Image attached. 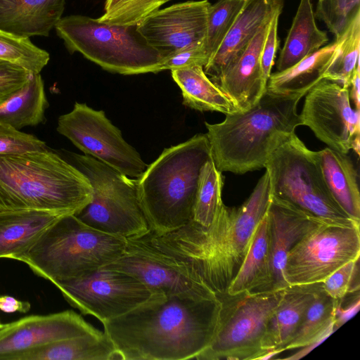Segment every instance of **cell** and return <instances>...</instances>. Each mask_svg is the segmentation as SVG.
<instances>
[{
  "mask_svg": "<svg viewBox=\"0 0 360 360\" xmlns=\"http://www.w3.org/2000/svg\"><path fill=\"white\" fill-rule=\"evenodd\" d=\"M56 130L85 155L129 177L139 178L148 166L105 112L86 103L76 102L70 112L60 115Z\"/></svg>",
  "mask_w": 360,
  "mask_h": 360,
  "instance_id": "12",
  "label": "cell"
},
{
  "mask_svg": "<svg viewBox=\"0 0 360 360\" xmlns=\"http://www.w3.org/2000/svg\"><path fill=\"white\" fill-rule=\"evenodd\" d=\"M283 7V0H245L219 48L203 68L211 80L217 78L240 56L261 27Z\"/></svg>",
  "mask_w": 360,
  "mask_h": 360,
  "instance_id": "20",
  "label": "cell"
},
{
  "mask_svg": "<svg viewBox=\"0 0 360 360\" xmlns=\"http://www.w3.org/2000/svg\"><path fill=\"white\" fill-rule=\"evenodd\" d=\"M181 90L183 104L199 111L225 115L239 111L231 100L208 77L203 67L195 65L171 70Z\"/></svg>",
  "mask_w": 360,
  "mask_h": 360,
  "instance_id": "28",
  "label": "cell"
},
{
  "mask_svg": "<svg viewBox=\"0 0 360 360\" xmlns=\"http://www.w3.org/2000/svg\"><path fill=\"white\" fill-rule=\"evenodd\" d=\"M6 100V99H5V98H0V105H1L3 102H4Z\"/></svg>",
  "mask_w": 360,
  "mask_h": 360,
  "instance_id": "46",
  "label": "cell"
},
{
  "mask_svg": "<svg viewBox=\"0 0 360 360\" xmlns=\"http://www.w3.org/2000/svg\"><path fill=\"white\" fill-rule=\"evenodd\" d=\"M32 74L19 65L0 60V98L8 99L27 83Z\"/></svg>",
  "mask_w": 360,
  "mask_h": 360,
  "instance_id": "40",
  "label": "cell"
},
{
  "mask_svg": "<svg viewBox=\"0 0 360 360\" xmlns=\"http://www.w3.org/2000/svg\"><path fill=\"white\" fill-rule=\"evenodd\" d=\"M203 44L184 49L165 58L160 70H173L195 65L204 68L208 63V58L203 48Z\"/></svg>",
  "mask_w": 360,
  "mask_h": 360,
  "instance_id": "41",
  "label": "cell"
},
{
  "mask_svg": "<svg viewBox=\"0 0 360 360\" xmlns=\"http://www.w3.org/2000/svg\"><path fill=\"white\" fill-rule=\"evenodd\" d=\"M1 326H2V324H1V322H0V328L1 327Z\"/></svg>",
  "mask_w": 360,
  "mask_h": 360,
  "instance_id": "47",
  "label": "cell"
},
{
  "mask_svg": "<svg viewBox=\"0 0 360 360\" xmlns=\"http://www.w3.org/2000/svg\"><path fill=\"white\" fill-rule=\"evenodd\" d=\"M11 360H122L105 332L56 341L13 356Z\"/></svg>",
  "mask_w": 360,
  "mask_h": 360,
  "instance_id": "24",
  "label": "cell"
},
{
  "mask_svg": "<svg viewBox=\"0 0 360 360\" xmlns=\"http://www.w3.org/2000/svg\"><path fill=\"white\" fill-rule=\"evenodd\" d=\"M88 178L55 150L0 156V212L75 214L92 199Z\"/></svg>",
  "mask_w": 360,
  "mask_h": 360,
  "instance_id": "4",
  "label": "cell"
},
{
  "mask_svg": "<svg viewBox=\"0 0 360 360\" xmlns=\"http://www.w3.org/2000/svg\"><path fill=\"white\" fill-rule=\"evenodd\" d=\"M273 196L326 224L360 226L342 210L329 191L316 151L294 134L269 157L264 165Z\"/></svg>",
  "mask_w": 360,
  "mask_h": 360,
  "instance_id": "9",
  "label": "cell"
},
{
  "mask_svg": "<svg viewBox=\"0 0 360 360\" xmlns=\"http://www.w3.org/2000/svg\"><path fill=\"white\" fill-rule=\"evenodd\" d=\"M311 0H300L283 46L276 61L277 72L294 65L326 44V32L316 25Z\"/></svg>",
  "mask_w": 360,
  "mask_h": 360,
  "instance_id": "27",
  "label": "cell"
},
{
  "mask_svg": "<svg viewBox=\"0 0 360 360\" xmlns=\"http://www.w3.org/2000/svg\"><path fill=\"white\" fill-rule=\"evenodd\" d=\"M305 95L302 125L329 148L346 154L353 149L359 155L360 113L351 106L349 88L321 79Z\"/></svg>",
  "mask_w": 360,
  "mask_h": 360,
  "instance_id": "14",
  "label": "cell"
},
{
  "mask_svg": "<svg viewBox=\"0 0 360 360\" xmlns=\"http://www.w3.org/2000/svg\"><path fill=\"white\" fill-rule=\"evenodd\" d=\"M223 184L221 172L216 167L211 158L204 163L200 172L192 221L205 227L212 224L224 204Z\"/></svg>",
  "mask_w": 360,
  "mask_h": 360,
  "instance_id": "32",
  "label": "cell"
},
{
  "mask_svg": "<svg viewBox=\"0 0 360 360\" xmlns=\"http://www.w3.org/2000/svg\"><path fill=\"white\" fill-rule=\"evenodd\" d=\"M53 284L71 306L102 323L129 312L152 295L134 276L103 267Z\"/></svg>",
  "mask_w": 360,
  "mask_h": 360,
  "instance_id": "13",
  "label": "cell"
},
{
  "mask_svg": "<svg viewBox=\"0 0 360 360\" xmlns=\"http://www.w3.org/2000/svg\"><path fill=\"white\" fill-rule=\"evenodd\" d=\"M340 37L338 54L326 70L323 79L349 88L359 65L360 12L356 14Z\"/></svg>",
  "mask_w": 360,
  "mask_h": 360,
  "instance_id": "33",
  "label": "cell"
},
{
  "mask_svg": "<svg viewBox=\"0 0 360 360\" xmlns=\"http://www.w3.org/2000/svg\"><path fill=\"white\" fill-rule=\"evenodd\" d=\"M269 281V227L266 214L258 224L248 253L226 292H267Z\"/></svg>",
  "mask_w": 360,
  "mask_h": 360,
  "instance_id": "29",
  "label": "cell"
},
{
  "mask_svg": "<svg viewBox=\"0 0 360 360\" xmlns=\"http://www.w3.org/2000/svg\"><path fill=\"white\" fill-rule=\"evenodd\" d=\"M340 41L341 37L335 38L289 68L271 73L266 89L282 94H307L323 79V74L338 54Z\"/></svg>",
  "mask_w": 360,
  "mask_h": 360,
  "instance_id": "26",
  "label": "cell"
},
{
  "mask_svg": "<svg viewBox=\"0 0 360 360\" xmlns=\"http://www.w3.org/2000/svg\"><path fill=\"white\" fill-rule=\"evenodd\" d=\"M127 240L94 229L75 214L64 215L14 259L52 283L91 273L119 258Z\"/></svg>",
  "mask_w": 360,
  "mask_h": 360,
  "instance_id": "6",
  "label": "cell"
},
{
  "mask_svg": "<svg viewBox=\"0 0 360 360\" xmlns=\"http://www.w3.org/2000/svg\"><path fill=\"white\" fill-rule=\"evenodd\" d=\"M285 289L261 293L218 295L221 308L214 336L197 360H262L267 354L269 321Z\"/></svg>",
  "mask_w": 360,
  "mask_h": 360,
  "instance_id": "10",
  "label": "cell"
},
{
  "mask_svg": "<svg viewBox=\"0 0 360 360\" xmlns=\"http://www.w3.org/2000/svg\"><path fill=\"white\" fill-rule=\"evenodd\" d=\"M283 8L276 11L269 22V28L265 40L263 44L260 63L262 77L266 83L271 75V68L274 64V59L278 46V24Z\"/></svg>",
  "mask_w": 360,
  "mask_h": 360,
  "instance_id": "42",
  "label": "cell"
},
{
  "mask_svg": "<svg viewBox=\"0 0 360 360\" xmlns=\"http://www.w3.org/2000/svg\"><path fill=\"white\" fill-rule=\"evenodd\" d=\"M245 0H218L210 4L203 48L208 62L214 56L241 11Z\"/></svg>",
  "mask_w": 360,
  "mask_h": 360,
  "instance_id": "35",
  "label": "cell"
},
{
  "mask_svg": "<svg viewBox=\"0 0 360 360\" xmlns=\"http://www.w3.org/2000/svg\"><path fill=\"white\" fill-rule=\"evenodd\" d=\"M271 197L266 171L242 205L230 208L223 204L209 226L191 221L167 233L147 235L156 248L185 265L214 292L224 294L266 214Z\"/></svg>",
  "mask_w": 360,
  "mask_h": 360,
  "instance_id": "2",
  "label": "cell"
},
{
  "mask_svg": "<svg viewBox=\"0 0 360 360\" xmlns=\"http://www.w3.org/2000/svg\"><path fill=\"white\" fill-rule=\"evenodd\" d=\"M103 268L134 276L152 295L171 296L212 291L185 265L156 248L147 234L127 239L123 254Z\"/></svg>",
  "mask_w": 360,
  "mask_h": 360,
  "instance_id": "15",
  "label": "cell"
},
{
  "mask_svg": "<svg viewBox=\"0 0 360 360\" xmlns=\"http://www.w3.org/2000/svg\"><path fill=\"white\" fill-rule=\"evenodd\" d=\"M360 226L321 224L289 251L284 277L289 286L322 283L346 263L359 258Z\"/></svg>",
  "mask_w": 360,
  "mask_h": 360,
  "instance_id": "11",
  "label": "cell"
},
{
  "mask_svg": "<svg viewBox=\"0 0 360 360\" xmlns=\"http://www.w3.org/2000/svg\"><path fill=\"white\" fill-rule=\"evenodd\" d=\"M266 217L269 252L267 292H274L289 287L284 277L289 251L303 236L325 222L272 195Z\"/></svg>",
  "mask_w": 360,
  "mask_h": 360,
  "instance_id": "18",
  "label": "cell"
},
{
  "mask_svg": "<svg viewBox=\"0 0 360 360\" xmlns=\"http://www.w3.org/2000/svg\"><path fill=\"white\" fill-rule=\"evenodd\" d=\"M359 12L360 0H317L314 15L338 38Z\"/></svg>",
  "mask_w": 360,
  "mask_h": 360,
  "instance_id": "37",
  "label": "cell"
},
{
  "mask_svg": "<svg viewBox=\"0 0 360 360\" xmlns=\"http://www.w3.org/2000/svg\"><path fill=\"white\" fill-rule=\"evenodd\" d=\"M305 94L266 89L250 108L226 115L219 123L205 122L216 167L239 174L264 168L271 154L302 125L297 104Z\"/></svg>",
  "mask_w": 360,
  "mask_h": 360,
  "instance_id": "3",
  "label": "cell"
},
{
  "mask_svg": "<svg viewBox=\"0 0 360 360\" xmlns=\"http://www.w3.org/2000/svg\"><path fill=\"white\" fill-rule=\"evenodd\" d=\"M341 301L335 300L334 326L336 329L351 319L359 311L360 308L359 291L354 293L352 299L347 304H343Z\"/></svg>",
  "mask_w": 360,
  "mask_h": 360,
  "instance_id": "43",
  "label": "cell"
},
{
  "mask_svg": "<svg viewBox=\"0 0 360 360\" xmlns=\"http://www.w3.org/2000/svg\"><path fill=\"white\" fill-rule=\"evenodd\" d=\"M99 332L72 310L26 316L0 328V360H11L18 354L61 340Z\"/></svg>",
  "mask_w": 360,
  "mask_h": 360,
  "instance_id": "17",
  "label": "cell"
},
{
  "mask_svg": "<svg viewBox=\"0 0 360 360\" xmlns=\"http://www.w3.org/2000/svg\"><path fill=\"white\" fill-rule=\"evenodd\" d=\"M47 148L46 143L37 136L0 122V156L22 154Z\"/></svg>",
  "mask_w": 360,
  "mask_h": 360,
  "instance_id": "39",
  "label": "cell"
},
{
  "mask_svg": "<svg viewBox=\"0 0 360 360\" xmlns=\"http://www.w3.org/2000/svg\"><path fill=\"white\" fill-rule=\"evenodd\" d=\"M30 304L28 302L20 301L8 295L0 296V310L4 312L12 313L18 311L26 313L30 310Z\"/></svg>",
  "mask_w": 360,
  "mask_h": 360,
  "instance_id": "44",
  "label": "cell"
},
{
  "mask_svg": "<svg viewBox=\"0 0 360 360\" xmlns=\"http://www.w3.org/2000/svg\"><path fill=\"white\" fill-rule=\"evenodd\" d=\"M211 158L206 134H198L165 148L136 179L139 202L152 233H167L193 220L200 172Z\"/></svg>",
  "mask_w": 360,
  "mask_h": 360,
  "instance_id": "5",
  "label": "cell"
},
{
  "mask_svg": "<svg viewBox=\"0 0 360 360\" xmlns=\"http://www.w3.org/2000/svg\"><path fill=\"white\" fill-rule=\"evenodd\" d=\"M221 308L213 291L153 294L103 325L122 360L195 359L214 336Z\"/></svg>",
  "mask_w": 360,
  "mask_h": 360,
  "instance_id": "1",
  "label": "cell"
},
{
  "mask_svg": "<svg viewBox=\"0 0 360 360\" xmlns=\"http://www.w3.org/2000/svg\"><path fill=\"white\" fill-rule=\"evenodd\" d=\"M50 56L29 38L0 30V60L19 65L33 74L40 73Z\"/></svg>",
  "mask_w": 360,
  "mask_h": 360,
  "instance_id": "34",
  "label": "cell"
},
{
  "mask_svg": "<svg viewBox=\"0 0 360 360\" xmlns=\"http://www.w3.org/2000/svg\"><path fill=\"white\" fill-rule=\"evenodd\" d=\"M359 83H360V67L357 65L354 72L353 78L352 79L351 85L352 89L349 93V97L352 99L355 109L358 111L360 110V93H359Z\"/></svg>",
  "mask_w": 360,
  "mask_h": 360,
  "instance_id": "45",
  "label": "cell"
},
{
  "mask_svg": "<svg viewBox=\"0 0 360 360\" xmlns=\"http://www.w3.org/2000/svg\"><path fill=\"white\" fill-rule=\"evenodd\" d=\"M322 283L291 285L285 289L283 298L267 326L265 348L267 353L283 352Z\"/></svg>",
  "mask_w": 360,
  "mask_h": 360,
  "instance_id": "23",
  "label": "cell"
},
{
  "mask_svg": "<svg viewBox=\"0 0 360 360\" xmlns=\"http://www.w3.org/2000/svg\"><path fill=\"white\" fill-rule=\"evenodd\" d=\"M327 186L342 210L360 223V193L358 176L346 153L329 147L316 151Z\"/></svg>",
  "mask_w": 360,
  "mask_h": 360,
  "instance_id": "25",
  "label": "cell"
},
{
  "mask_svg": "<svg viewBox=\"0 0 360 360\" xmlns=\"http://www.w3.org/2000/svg\"><path fill=\"white\" fill-rule=\"evenodd\" d=\"M210 4L208 0H191L158 9L139 24L137 30L166 58L204 43Z\"/></svg>",
  "mask_w": 360,
  "mask_h": 360,
  "instance_id": "16",
  "label": "cell"
},
{
  "mask_svg": "<svg viewBox=\"0 0 360 360\" xmlns=\"http://www.w3.org/2000/svg\"><path fill=\"white\" fill-rule=\"evenodd\" d=\"M64 215L34 210L0 212V258L14 259Z\"/></svg>",
  "mask_w": 360,
  "mask_h": 360,
  "instance_id": "22",
  "label": "cell"
},
{
  "mask_svg": "<svg viewBox=\"0 0 360 360\" xmlns=\"http://www.w3.org/2000/svg\"><path fill=\"white\" fill-rule=\"evenodd\" d=\"M49 106L40 73L32 74L27 83L0 105V122L17 129L44 122Z\"/></svg>",
  "mask_w": 360,
  "mask_h": 360,
  "instance_id": "30",
  "label": "cell"
},
{
  "mask_svg": "<svg viewBox=\"0 0 360 360\" xmlns=\"http://www.w3.org/2000/svg\"><path fill=\"white\" fill-rule=\"evenodd\" d=\"M171 0H105L104 13L98 18L110 25H138Z\"/></svg>",
  "mask_w": 360,
  "mask_h": 360,
  "instance_id": "36",
  "label": "cell"
},
{
  "mask_svg": "<svg viewBox=\"0 0 360 360\" xmlns=\"http://www.w3.org/2000/svg\"><path fill=\"white\" fill-rule=\"evenodd\" d=\"M270 20L261 27L234 62L220 76L212 80L239 111L252 107L266 90L260 58Z\"/></svg>",
  "mask_w": 360,
  "mask_h": 360,
  "instance_id": "19",
  "label": "cell"
},
{
  "mask_svg": "<svg viewBox=\"0 0 360 360\" xmlns=\"http://www.w3.org/2000/svg\"><path fill=\"white\" fill-rule=\"evenodd\" d=\"M65 0H0V30L30 38L49 35L62 18Z\"/></svg>",
  "mask_w": 360,
  "mask_h": 360,
  "instance_id": "21",
  "label": "cell"
},
{
  "mask_svg": "<svg viewBox=\"0 0 360 360\" xmlns=\"http://www.w3.org/2000/svg\"><path fill=\"white\" fill-rule=\"evenodd\" d=\"M324 291L335 300L359 291V258L340 266L323 282Z\"/></svg>",
  "mask_w": 360,
  "mask_h": 360,
  "instance_id": "38",
  "label": "cell"
},
{
  "mask_svg": "<svg viewBox=\"0 0 360 360\" xmlns=\"http://www.w3.org/2000/svg\"><path fill=\"white\" fill-rule=\"evenodd\" d=\"M335 300L323 290H317L297 329L283 351L301 348L314 343L320 345L337 329L334 326Z\"/></svg>",
  "mask_w": 360,
  "mask_h": 360,
  "instance_id": "31",
  "label": "cell"
},
{
  "mask_svg": "<svg viewBox=\"0 0 360 360\" xmlns=\"http://www.w3.org/2000/svg\"><path fill=\"white\" fill-rule=\"evenodd\" d=\"M89 180L91 201L75 215L103 233L129 239L150 232L141 208L137 179L129 177L88 155L55 150Z\"/></svg>",
  "mask_w": 360,
  "mask_h": 360,
  "instance_id": "8",
  "label": "cell"
},
{
  "mask_svg": "<svg viewBox=\"0 0 360 360\" xmlns=\"http://www.w3.org/2000/svg\"><path fill=\"white\" fill-rule=\"evenodd\" d=\"M54 28L70 53L79 52L110 72L157 73L165 58L147 43L137 25H110L71 15L61 18Z\"/></svg>",
  "mask_w": 360,
  "mask_h": 360,
  "instance_id": "7",
  "label": "cell"
}]
</instances>
